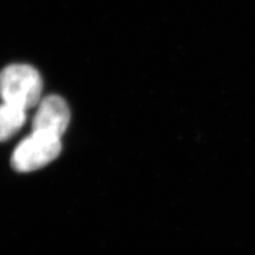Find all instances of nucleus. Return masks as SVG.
I'll return each instance as SVG.
<instances>
[{
	"label": "nucleus",
	"instance_id": "4",
	"mask_svg": "<svg viewBox=\"0 0 255 255\" xmlns=\"http://www.w3.org/2000/svg\"><path fill=\"white\" fill-rule=\"evenodd\" d=\"M27 119L26 111L7 103L0 105V141H5L13 137Z\"/></svg>",
	"mask_w": 255,
	"mask_h": 255
},
{
	"label": "nucleus",
	"instance_id": "2",
	"mask_svg": "<svg viewBox=\"0 0 255 255\" xmlns=\"http://www.w3.org/2000/svg\"><path fill=\"white\" fill-rule=\"evenodd\" d=\"M61 150L60 137L42 132H32L13 151L11 165L18 172L34 171L57 158Z\"/></svg>",
	"mask_w": 255,
	"mask_h": 255
},
{
	"label": "nucleus",
	"instance_id": "3",
	"mask_svg": "<svg viewBox=\"0 0 255 255\" xmlns=\"http://www.w3.org/2000/svg\"><path fill=\"white\" fill-rule=\"evenodd\" d=\"M70 122V111L60 96H47L38 103L32 121V132H42L62 137Z\"/></svg>",
	"mask_w": 255,
	"mask_h": 255
},
{
	"label": "nucleus",
	"instance_id": "1",
	"mask_svg": "<svg viewBox=\"0 0 255 255\" xmlns=\"http://www.w3.org/2000/svg\"><path fill=\"white\" fill-rule=\"evenodd\" d=\"M43 81L38 71L26 64H13L0 71V99L22 110L37 106L42 100Z\"/></svg>",
	"mask_w": 255,
	"mask_h": 255
}]
</instances>
